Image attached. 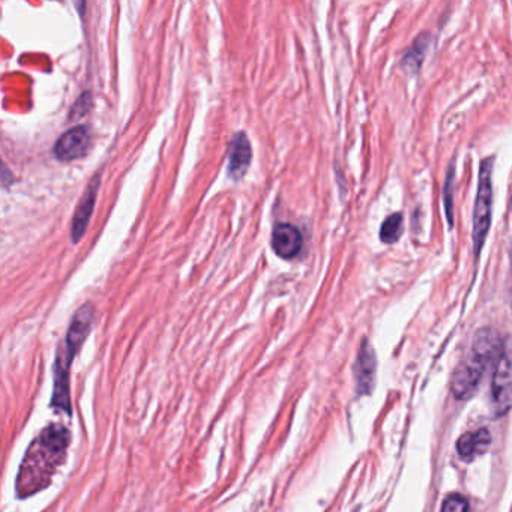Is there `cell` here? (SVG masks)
I'll use <instances>...</instances> for the list:
<instances>
[{"label":"cell","instance_id":"6da1fadb","mask_svg":"<svg viewBox=\"0 0 512 512\" xmlns=\"http://www.w3.org/2000/svg\"><path fill=\"white\" fill-rule=\"evenodd\" d=\"M70 431L64 425L44 428L26 451L17 476V494L29 497L43 490L52 481L58 467L67 457Z\"/></svg>","mask_w":512,"mask_h":512},{"label":"cell","instance_id":"7a4b0ae2","mask_svg":"<svg viewBox=\"0 0 512 512\" xmlns=\"http://www.w3.org/2000/svg\"><path fill=\"white\" fill-rule=\"evenodd\" d=\"M503 344L505 341L496 329L484 328L476 332L469 356L458 364L452 376L451 389L457 400H469L475 394L485 370L499 361Z\"/></svg>","mask_w":512,"mask_h":512},{"label":"cell","instance_id":"7c38bea8","mask_svg":"<svg viewBox=\"0 0 512 512\" xmlns=\"http://www.w3.org/2000/svg\"><path fill=\"white\" fill-rule=\"evenodd\" d=\"M401 233H403V215L397 212V214L389 215L383 221L382 229H380V239L385 244H392V242H397L400 239Z\"/></svg>","mask_w":512,"mask_h":512},{"label":"cell","instance_id":"52a82bcc","mask_svg":"<svg viewBox=\"0 0 512 512\" xmlns=\"http://www.w3.org/2000/svg\"><path fill=\"white\" fill-rule=\"evenodd\" d=\"M376 365V353H374V349L368 343V340H364L355 362L356 391H358V394L367 395L373 391L374 383H376Z\"/></svg>","mask_w":512,"mask_h":512},{"label":"cell","instance_id":"8992f818","mask_svg":"<svg viewBox=\"0 0 512 512\" xmlns=\"http://www.w3.org/2000/svg\"><path fill=\"white\" fill-rule=\"evenodd\" d=\"M91 148V134L83 125L71 128L59 137L55 145V155L58 160L73 161L85 157Z\"/></svg>","mask_w":512,"mask_h":512},{"label":"cell","instance_id":"3957f363","mask_svg":"<svg viewBox=\"0 0 512 512\" xmlns=\"http://www.w3.org/2000/svg\"><path fill=\"white\" fill-rule=\"evenodd\" d=\"M94 317V308L91 304L83 305L74 314L70 328H68L67 337H65L64 344L59 349L58 358L55 362V377H58V379H70L71 365H73L74 358H76L79 350L82 349L89 332H91Z\"/></svg>","mask_w":512,"mask_h":512},{"label":"cell","instance_id":"9c48e42d","mask_svg":"<svg viewBox=\"0 0 512 512\" xmlns=\"http://www.w3.org/2000/svg\"><path fill=\"white\" fill-rule=\"evenodd\" d=\"M272 250L284 260L293 259L302 250V235L298 227L281 223L272 232Z\"/></svg>","mask_w":512,"mask_h":512},{"label":"cell","instance_id":"30bf717a","mask_svg":"<svg viewBox=\"0 0 512 512\" xmlns=\"http://www.w3.org/2000/svg\"><path fill=\"white\" fill-rule=\"evenodd\" d=\"M251 163L250 140L244 133L233 137L229 145V173L233 179H239L247 172Z\"/></svg>","mask_w":512,"mask_h":512},{"label":"cell","instance_id":"5b68a950","mask_svg":"<svg viewBox=\"0 0 512 512\" xmlns=\"http://www.w3.org/2000/svg\"><path fill=\"white\" fill-rule=\"evenodd\" d=\"M491 394L494 413L497 416H503L512 409V346L509 341L503 344L499 361L494 367Z\"/></svg>","mask_w":512,"mask_h":512},{"label":"cell","instance_id":"5bb4252c","mask_svg":"<svg viewBox=\"0 0 512 512\" xmlns=\"http://www.w3.org/2000/svg\"><path fill=\"white\" fill-rule=\"evenodd\" d=\"M442 512H469V502L460 494H451L443 502Z\"/></svg>","mask_w":512,"mask_h":512},{"label":"cell","instance_id":"4fadbf2b","mask_svg":"<svg viewBox=\"0 0 512 512\" xmlns=\"http://www.w3.org/2000/svg\"><path fill=\"white\" fill-rule=\"evenodd\" d=\"M452 185H454V166L449 167L448 178H446L445 184V209L446 215H448L449 224H454V211H452V206H454V193H452Z\"/></svg>","mask_w":512,"mask_h":512},{"label":"cell","instance_id":"ba28073f","mask_svg":"<svg viewBox=\"0 0 512 512\" xmlns=\"http://www.w3.org/2000/svg\"><path fill=\"white\" fill-rule=\"evenodd\" d=\"M100 175L94 176L77 206L76 214H74L73 224H71V238L74 242H79L85 235L86 227L91 220L92 212H94L95 202H97L98 190H100Z\"/></svg>","mask_w":512,"mask_h":512},{"label":"cell","instance_id":"277c9868","mask_svg":"<svg viewBox=\"0 0 512 512\" xmlns=\"http://www.w3.org/2000/svg\"><path fill=\"white\" fill-rule=\"evenodd\" d=\"M493 158L482 161L479 170L478 193H476L475 211H473V251L479 257L484 247L485 236L491 226V209H493Z\"/></svg>","mask_w":512,"mask_h":512},{"label":"cell","instance_id":"8fae6325","mask_svg":"<svg viewBox=\"0 0 512 512\" xmlns=\"http://www.w3.org/2000/svg\"><path fill=\"white\" fill-rule=\"evenodd\" d=\"M491 437L485 428L476 431V433H466L458 439L457 449L458 454L464 460H473L476 455L482 454L487 451L490 445Z\"/></svg>","mask_w":512,"mask_h":512}]
</instances>
